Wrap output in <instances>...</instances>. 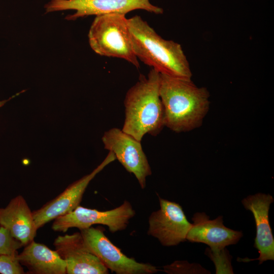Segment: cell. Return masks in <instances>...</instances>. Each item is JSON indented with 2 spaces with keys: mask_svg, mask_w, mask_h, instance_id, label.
Instances as JSON below:
<instances>
[{
  "mask_svg": "<svg viewBox=\"0 0 274 274\" xmlns=\"http://www.w3.org/2000/svg\"><path fill=\"white\" fill-rule=\"evenodd\" d=\"M159 92L164 111V123L181 132L198 128L209 109L210 94L191 79L160 74Z\"/></svg>",
  "mask_w": 274,
  "mask_h": 274,
  "instance_id": "6da1fadb",
  "label": "cell"
},
{
  "mask_svg": "<svg viewBox=\"0 0 274 274\" xmlns=\"http://www.w3.org/2000/svg\"><path fill=\"white\" fill-rule=\"evenodd\" d=\"M128 26L138 59L160 74L191 79L190 66L180 44L163 39L140 16L128 19Z\"/></svg>",
  "mask_w": 274,
  "mask_h": 274,
  "instance_id": "7a4b0ae2",
  "label": "cell"
},
{
  "mask_svg": "<svg viewBox=\"0 0 274 274\" xmlns=\"http://www.w3.org/2000/svg\"><path fill=\"white\" fill-rule=\"evenodd\" d=\"M159 80L160 73L152 68L147 77L140 75L138 81L125 97V120L122 130L141 142L145 134L156 136L164 126Z\"/></svg>",
  "mask_w": 274,
  "mask_h": 274,
  "instance_id": "3957f363",
  "label": "cell"
},
{
  "mask_svg": "<svg viewBox=\"0 0 274 274\" xmlns=\"http://www.w3.org/2000/svg\"><path fill=\"white\" fill-rule=\"evenodd\" d=\"M88 37L90 46L96 54L123 59L140 67L125 15L113 13L96 16Z\"/></svg>",
  "mask_w": 274,
  "mask_h": 274,
  "instance_id": "277c9868",
  "label": "cell"
},
{
  "mask_svg": "<svg viewBox=\"0 0 274 274\" xmlns=\"http://www.w3.org/2000/svg\"><path fill=\"white\" fill-rule=\"evenodd\" d=\"M135 214L131 204L127 200L118 207L105 211L79 205L72 212L54 219L52 229L55 231L64 232L71 228L82 230L93 225L101 224L106 225L111 232L115 233L124 230Z\"/></svg>",
  "mask_w": 274,
  "mask_h": 274,
  "instance_id": "5b68a950",
  "label": "cell"
},
{
  "mask_svg": "<svg viewBox=\"0 0 274 274\" xmlns=\"http://www.w3.org/2000/svg\"><path fill=\"white\" fill-rule=\"evenodd\" d=\"M89 250L107 268L117 274H152L159 270L149 264L127 257L106 236L101 228L92 226L80 230Z\"/></svg>",
  "mask_w": 274,
  "mask_h": 274,
  "instance_id": "8992f818",
  "label": "cell"
},
{
  "mask_svg": "<svg viewBox=\"0 0 274 274\" xmlns=\"http://www.w3.org/2000/svg\"><path fill=\"white\" fill-rule=\"evenodd\" d=\"M46 13L73 10L76 12L65 18L75 20L90 15L118 13L126 15L135 10H144L162 14L163 10L152 5L149 0H50L44 6Z\"/></svg>",
  "mask_w": 274,
  "mask_h": 274,
  "instance_id": "52a82bcc",
  "label": "cell"
},
{
  "mask_svg": "<svg viewBox=\"0 0 274 274\" xmlns=\"http://www.w3.org/2000/svg\"><path fill=\"white\" fill-rule=\"evenodd\" d=\"M102 141L106 149L112 152L119 162L129 173L133 174L142 189L146 186V178L151 169L141 141L118 128L106 131Z\"/></svg>",
  "mask_w": 274,
  "mask_h": 274,
  "instance_id": "ba28073f",
  "label": "cell"
},
{
  "mask_svg": "<svg viewBox=\"0 0 274 274\" xmlns=\"http://www.w3.org/2000/svg\"><path fill=\"white\" fill-rule=\"evenodd\" d=\"M160 209L149 217L148 234L164 246H174L186 240L192 223L178 203L159 197Z\"/></svg>",
  "mask_w": 274,
  "mask_h": 274,
  "instance_id": "9c48e42d",
  "label": "cell"
},
{
  "mask_svg": "<svg viewBox=\"0 0 274 274\" xmlns=\"http://www.w3.org/2000/svg\"><path fill=\"white\" fill-rule=\"evenodd\" d=\"M116 159L114 154H108L91 173L67 186L57 196L48 201L39 209L32 212L38 229L56 218L68 213L80 205L84 193L90 182L107 165Z\"/></svg>",
  "mask_w": 274,
  "mask_h": 274,
  "instance_id": "30bf717a",
  "label": "cell"
},
{
  "mask_svg": "<svg viewBox=\"0 0 274 274\" xmlns=\"http://www.w3.org/2000/svg\"><path fill=\"white\" fill-rule=\"evenodd\" d=\"M55 250L65 261L67 274H107L108 269L86 246L81 232L59 235Z\"/></svg>",
  "mask_w": 274,
  "mask_h": 274,
  "instance_id": "8fae6325",
  "label": "cell"
},
{
  "mask_svg": "<svg viewBox=\"0 0 274 274\" xmlns=\"http://www.w3.org/2000/svg\"><path fill=\"white\" fill-rule=\"evenodd\" d=\"M273 201L271 195L261 193L249 195L242 200L244 208L251 211L254 218L256 228L254 247L258 250L259 256L255 259L240 258L238 261L258 260L261 264L267 260H274V238L268 218L270 205Z\"/></svg>",
  "mask_w": 274,
  "mask_h": 274,
  "instance_id": "7c38bea8",
  "label": "cell"
},
{
  "mask_svg": "<svg viewBox=\"0 0 274 274\" xmlns=\"http://www.w3.org/2000/svg\"><path fill=\"white\" fill-rule=\"evenodd\" d=\"M193 223L186 240L208 245L212 251L222 250L236 244L243 236L241 231L231 229L223 224V217L211 220L204 213H196L192 218Z\"/></svg>",
  "mask_w": 274,
  "mask_h": 274,
  "instance_id": "4fadbf2b",
  "label": "cell"
},
{
  "mask_svg": "<svg viewBox=\"0 0 274 274\" xmlns=\"http://www.w3.org/2000/svg\"><path fill=\"white\" fill-rule=\"evenodd\" d=\"M0 226L7 228L23 246L34 240L38 229L32 212L21 195L12 198L6 207L0 208Z\"/></svg>",
  "mask_w": 274,
  "mask_h": 274,
  "instance_id": "5bb4252c",
  "label": "cell"
},
{
  "mask_svg": "<svg viewBox=\"0 0 274 274\" xmlns=\"http://www.w3.org/2000/svg\"><path fill=\"white\" fill-rule=\"evenodd\" d=\"M22 252L16 256L21 265L32 274L66 273L65 261L55 250L34 240L25 246Z\"/></svg>",
  "mask_w": 274,
  "mask_h": 274,
  "instance_id": "9a60e30c",
  "label": "cell"
},
{
  "mask_svg": "<svg viewBox=\"0 0 274 274\" xmlns=\"http://www.w3.org/2000/svg\"><path fill=\"white\" fill-rule=\"evenodd\" d=\"M23 245L5 227L0 226V255L16 256Z\"/></svg>",
  "mask_w": 274,
  "mask_h": 274,
  "instance_id": "2e32d148",
  "label": "cell"
},
{
  "mask_svg": "<svg viewBox=\"0 0 274 274\" xmlns=\"http://www.w3.org/2000/svg\"><path fill=\"white\" fill-rule=\"evenodd\" d=\"M163 271L167 273H210L201 265L190 264L186 261H176L163 267Z\"/></svg>",
  "mask_w": 274,
  "mask_h": 274,
  "instance_id": "e0dca14e",
  "label": "cell"
},
{
  "mask_svg": "<svg viewBox=\"0 0 274 274\" xmlns=\"http://www.w3.org/2000/svg\"><path fill=\"white\" fill-rule=\"evenodd\" d=\"M0 273L22 274L24 271L16 256L0 255Z\"/></svg>",
  "mask_w": 274,
  "mask_h": 274,
  "instance_id": "ac0fdd59",
  "label": "cell"
},
{
  "mask_svg": "<svg viewBox=\"0 0 274 274\" xmlns=\"http://www.w3.org/2000/svg\"><path fill=\"white\" fill-rule=\"evenodd\" d=\"M206 251V252H207V254L212 259L215 263L216 268V273H222V267L223 265L225 267H227L230 271L233 272L230 264V256L229 255L228 251L227 252H226L225 248L216 251L211 250V252L208 248Z\"/></svg>",
  "mask_w": 274,
  "mask_h": 274,
  "instance_id": "d6986e66",
  "label": "cell"
},
{
  "mask_svg": "<svg viewBox=\"0 0 274 274\" xmlns=\"http://www.w3.org/2000/svg\"><path fill=\"white\" fill-rule=\"evenodd\" d=\"M11 98H9L7 100H0V108L3 106L6 102H7L9 99Z\"/></svg>",
  "mask_w": 274,
  "mask_h": 274,
  "instance_id": "ffe728a7",
  "label": "cell"
}]
</instances>
